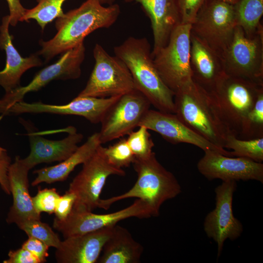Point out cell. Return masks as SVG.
<instances>
[{
  "label": "cell",
  "mask_w": 263,
  "mask_h": 263,
  "mask_svg": "<svg viewBox=\"0 0 263 263\" xmlns=\"http://www.w3.org/2000/svg\"><path fill=\"white\" fill-rule=\"evenodd\" d=\"M114 226L64 239L55 252L56 262L97 263L103 245L112 234Z\"/></svg>",
  "instance_id": "cell-18"
},
{
  "label": "cell",
  "mask_w": 263,
  "mask_h": 263,
  "mask_svg": "<svg viewBox=\"0 0 263 263\" xmlns=\"http://www.w3.org/2000/svg\"><path fill=\"white\" fill-rule=\"evenodd\" d=\"M128 134L127 143L133 153L135 158H145L150 156L154 146L148 129L144 126Z\"/></svg>",
  "instance_id": "cell-31"
},
{
  "label": "cell",
  "mask_w": 263,
  "mask_h": 263,
  "mask_svg": "<svg viewBox=\"0 0 263 263\" xmlns=\"http://www.w3.org/2000/svg\"><path fill=\"white\" fill-rule=\"evenodd\" d=\"M21 247L30 251L40 261V263L45 262L46 258L49 256V246L42 241L32 237H28V239L22 244Z\"/></svg>",
  "instance_id": "cell-37"
},
{
  "label": "cell",
  "mask_w": 263,
  "mask_h": 263,
  "mask_svg": "<svg viewBox=\"0 0 263 263\" xmlns=\"http://www.w3.org/2000/svg\"><path fill=\"white\" fill-rule=\"evenodd\" d=\"M146 38L130 37L114 47L115 56L126 65L137 90L157 110L174 113V93L164 83L154 64Z\"/></svg>",
  "instance_id": "cell-2"
},
{
  "label": "cell",
  "mask_w": 263,
  "mask_h": 263,
  "mask_svg": "<svg viewBox=\"0 0 263 263\" xmlns=\"http://www.w3.org/2000/svg\"><path fill=\"white\" fill-rule=\"evenodd\" d=\"M263 137V91L247 115L238 137L241 139H252Z\"/></svg>",
  "instance_id": "cell-29"
},
{
  "label": "cell",
  "mask_w": 263,
  "mask_h": 263,
  "mask_svg": "<svg viewBox=\"0 0 263 263\" xmlns=\"http://www.w3.org/2000/svg\"><path fill=\"white\" fill-rule=\"evenodd\" d=\"M8 258L3 263H40V261L28 250L23 248L11 250L8 254Z\"/></svg>",
  "instance_id": "cell-38"
},
{
  "label": "cell",
  "mask_w": 263,
  "mask_h": 263,
  "mask_svg": "<svg viewBox=\"0 0 263 263\" xmlns=\"http://www.w3.org/2000/svg\"><path fill=\"white\" fill-rule=\"evenodd\" d=\"M93 56V70L78 96L105 98L121 96L136 90L129 69L120 58L111 56L98 43L94 48Z\"/></svg>",
  "instance_id": "cell-7"
},
{
  "label": "cell",
  "mask_w": 263,
  "mask_h": 263,
  "mask_svg": "<svg viewBox=\"0 0 263 263\" xmlns=\"http://www.w3.org/2000/svg\"><path fill=\"white\" fill-rule=\"evenodd\" d=\"M24 231L28 237L36 238L49 247L58 248L61 244L58 235L46 223H43L40 219L27 220L18 226Z\"/></svg>",
  "instance_id": "cell-30"
},
{
  "label": "cell",
  "mask_w": 263,
  "mask_h": 263,
  "mask_svg": "<svg viewBox=\"0 0 263 263\" xmlns=\"http://www.w3.org/2000/svg\"><path fill=\"white\" fill-rule=\"evenodd\" d=\"M189 62L192 80L208 92L226 75L220 55L191 32Z\"/></svg>",
  "instance_id": "cell-20"
},
{
  "label": "cell",
  "mask_w": 263,
  "mask_h": 263,
  "mask_svg": "<svg viewBox=\"0 0 263 263\" xmlns=\"http://www.w3.org/2000/svg\"><path fill=\"white\" fill-rule=\"evenodd\" d=\"M11 164V158L6 149L0 146V186L7 195L11 194L8 170Z\"/></svg>",
  "instance_id": "cell-36"
},
{
  "label": "cell",
  "mask_w": 263,
  "mask_h": 263,
  "mask_svg": "<svg viewBox=\"0 0 263 263\" xmlns=\"http://www.w3.org/2000/svg\"><path fill=\"white\" fill-rule=\"evenodd\" d=\"M174 114L190 129L217 147L224 148L231 135L221 120L208 91L192 79L174 95Z\"/></svg>",
  "instance_id": "cell-3"
},
{
  "label": "cell",
  "mask_w": 263,
  "mask_h": 263,
  "mask_svg": "<svg viewBox=\"0 0 263 263\" xmlns=\"http://www.w3.org/2000/svg\"><path fill=\"white\" fill-rule=\"evenodd\" d=\"M156 216L148 204L137 199L131 206L108 214H95L92 211L73 208L65 219L59 220L55 218L53 225L65 239L113 226L118 222L131 217L146 219Z\"/></svg>",
  "instance_id": "cell-12"
},
{
  "label": "cell",
  "mask_w": 263,
  "mask_h": 263,
  "mask_svg": "<svg viewBox=\"0 0 263 263\" xmlns=\"http://www.w3.org/2000/svg\"><path fill=\"white\" fill-rule=\"evenodd\" d=\"M36 0L37 4L31 9H26L20 22L34 19L43 31L48 23L63 15L62 7L67 0Z\"/></svg>",
  "instance_id": "cell-27"
},
{
  "label": "cell",
  "mask_w": 263,
  "mask_h": 263,
  "mask_svg": "<svg viewBox=\"0 0 263 263\" xmlns=\"http://www.w3.org/2000/svg\"><path fill=\"white\" fill-rule=\"evenodd\" d=\"M234 5L238 25L246 34H254L263 28V0H239Z\"/></svg>",
  "instance_id": "cell-26"
},
{
  "label": "cell",
  "mask_w": 263,
  "mask_h": 263,
  "mask_svg": "<svg viewBox=\"0 0 263 263\" xmlns=\"http://www.w3.org/2000/svg\"><path fill=\"white\" fill-rule=\"evenodd\" d=\"M9 15L2 17L0 25V49L5 51L6 63L0 71V86L5 93L20 87V78L28 70L43 65V62L36 53L22 57L13 44L14 36L9 33Z\"/></svg>",
  "instance_id": "cell-19"
},
{
  "label": "cell",
  "mask_w": 263,
  "mask_h": 263,
  "mask_svg": "<svg viewBox=\"0 0 263 263\" xmlns=\"http://www.w3.org/2000/svg\"><path fill=\"white\" fill-rule=\"evenodd\" d=\"M68 135L58 140H49L41 136L38 132L28 131L30 152L23 163L31 169L41 163L61 162L70 156L78 148L83 136L74 128Z\"/></svg>",
  "instance_id": "cell-22"
},
{
  "label": "cell",
  "mask_w": 263,
  "mask_h": 263,
  "mask_svg": "<svg viewBox=\"0 0 263 263\" xmlns=\"http://www.w3.org/2000/svg\"><path fill=\"white\" fill-rule=\"evenodd\" d=\"M101 145L99 133H93L83 144L78 147L70 156L60 163L34 170L33 173L37 176L32 182V186H36L43 182L50 184L65 181L74 169L88 160Z\"/></svg>",
  "instance_id": "cell-24"
},
{
  "label": "cell",
  "mask_w": 263,
  "mask_h": 263,
  "mask_svg": "<svg viewBox=\"0 0 263 263\" xmlns=\"http://www.w3.org/2000/svg\"><path fill=\"white\" fill-rule=\"evenodd\" d=\"M132 164L137 175L134 186L122 194L101 199L98 207L107 209L117 201L136 198L148 204L158 216L162 204L181 193V186L175 176L158 162L154 152L145 158H135Z\"/></svg>",
  "instance_id": "cell-4"
},
{
  "label": "cell",
  "mask_w": 263,
  "mask_h": 263,
  "mask_svg": "<svg viewBox=\"0 0 263 263\" xmlns=\"http://www.w3.org/2000/svg\"><path fill=\"white\" fill-rule=\"evenodd\" d=\"M225 148L232 150V157H245L259 163L263 161V137L244 140L230 134L226 138Z\"/></svg>",
  "instance_id": "cell-28"
},
{
  "label": "cell",
  "mask_w": 263,
  "mask_h": 263,
  "mask_svg": "<svg viewBox=\"0 0 263 263\" xmlns=\"http://www.w3.org/2000/svg\"><path fill=\"white\" fill-rule=\"evenodd\" d=\"M112 175L123 176L125 172L109 162L101 145L70 184L68 190L75 196L73 208L92 211L98 207L102 189Z\"/></svg>",
  "instance_id": "cell-9"
},
{
  "label": "cell",
  "mask_w": 263,
  "mask_h": 263,
  "mask_svg": "<svg viewBox=\"0 0 263 263\" xmlns=\"http://www.w3.org/2000/svg\"><path fill=\"white\" fill-rule=\"evenodd\" d=\"M143 251V246L134 240L130 232L116 225L103 245L97 263H138Z\"/></svg>",
  "instance_id": "cell-25"
},
{
  "label": "cell",
  "mask_w": 263,
  "mask_h": 263,
  "mask_svg": "<svg viewBox=\"0 0 263 263\" xmlns=\"http://www.w3.org/2000/svg\"><path fill=\"white\" fill-rule=\"evenodd\" d=\"M198 171L209 180H256L263 183V164L250 159L232 157L213 150L205 151Z\"/></svg>",
  "instance_id": "cell-16"
},
{
  "label": "cell",
  "mask_w": 263,
  "mask_h": 263,
  "mask_svg": "<svg viewBox=\"0 0 263 263\" xmlns=\"http://www.w3.org/2000/svg\"><path fill=\"white\" fill-rule=\"evenodd\" d=\"M60 196L55 188L39 189L37 194L32 197L34 207L40 214L42 212L49 214L54 213Z\"/></svg>",
  "instance_id": "cell-33"
},
{
  "label": "cell",
  "mask_w": 263,
  "mask_h": 263,
  "mask_svg": "<svg viewBox=\"0 0 263 263\" xmlns=\"http://www.w3.org/2000/svg\"><path fill=\"white\" fill-rule=\"evenodd\" d=\"M227 75L263 84V29L246 34L237 25L220 54Z\"/></svg>",
  "instance_id": "cell-6"
},
{
  "label": "cell",
  "mask_w": 263,
  "mask_h": 263,
  "mask_svg": "<svg viewBox=\"0 0 263 263\" xmlns=\"http://www.w3.org/2000/svg\"><path fill=\"white\" fill-rule=\"evenodd\" d=\"M30 169L19 156L10 166L8 179L13 203L6 221L9 224H20L31 219H40V214L35 209L29 190L28 172Z\"/></svg>",
  "instance_id": "cell-21"
},
{
  "label": "cell",
  "mask_w": 263,
  "mask_h": 263,
  "mask_svg": "<svg viewBox=\"0 0 263 263\" xmlns=\"http://www.w3.org/2000/svg\"><path fill=\"white\" fill-rule=\"evenodd\" d=\"M102 5H110L114 3L116 0H97ZM129 2V0H126Z\"/></svg>",
  "instance_id": "cell-40"
},
{
  "label": "cell",
  "mask_w": 263,
  "mask_h": 263,
  "mask_svg": "<svg viewBox=\"0 0 263 263\" xmlns=\"http://www.w3.org/2000/svg\"><path fill=\"white\" fill-rule=\"evenodd\" d=\"M54 63L38 71L26 86L20 87L5 93L0 98V120L5 116L7 111L15 103L23 101L25 95L37 92L55 80H66L79 78L81 66L85 56L84 42L61 54Z\"/></svg>",
  "instance_id": "cell-11"
},
{
  "label": "cell",
  "mask_w": 263,
  "mask_h": 263,
  "mask_svg": "<svg viewBox=\"0 0 263 263\" xmlns=\"http://www.w3.org/2000/svg\"><path fill=\"white\" fill-rule=\"evenodd\" d=\"M140 4L149 17L152 30L151 55L168 43L174 29L181 23L174 0H130Z\"/></svg>",
  "instance_id": "cell-23"
},
{
  "label": "cell",
  "mask_w": 263,
  "mask_h": 263,
  "mask_svg": "<svg viewBox=\"0 0 263 263\" xmlns=\"http://www.w3.org/2000/svg\"><path fill=\"white\" fill-rule=\"evenodd\" d=\"M150 105L148 99L137 90L120 96L108 110L100 122L98 133L101 144L133 131L138 127Z\"/></svg>",
  "instance_id": "cell-13"
},
{
  "label": "cell",
  "mask_w": 263,
  "mask_h": 263,
  "mask_svg": "<svg viewBox=\"0 0 263 263\" xmlns=\"http://www.w3.org/2000/svg\"><path fill=\"white\" fill-rule=\"evenodd\" d=\"M140 126H144L148 130L158 133L172 144L188 143L197 146L204 151L213 150L231 157L230 151L217 147L190 129L174 113L150 109L142 118Z\"/></svg>",
  "instance_id": "cell-17"
},
{
  "label": "cell",
  "mask_w": 263,
  "mask_h": 263,
  "mask_svg": "<svg viewBox=\"0 0 263 263\" xmlns=\"http://www.w3.org/2000/svg\"><path fill=\"white\" fill-rule=\"evenodd\" d=\"M75 200V194L68 190L63 195L60 196L54 211L55 218L59 220L65 219L72 211Z\"/></svg>",
  "instance_id": "cell-35"
},
{
  "label": "cell",
  "mask_w": 263,
  "mask_h": 263,
  "mask_svg": "<svg viewBox=\"0 0 263 263\" xmlns=\"http://www.w3.org/2000/svg\"><path fill=\"white\" fill-rule=\"evenodd\" d=\"M120 12L117 3L104 6L97 0H86L56 19V35L48 40L40 39L41 49L36 54L47 63L56 56L84 42L85 38L94 31L112 26Z\"/></svg>",
  "instance_id": "cell-1"
},
{
  "label": "cell",
  "mask_w": 263,
  "mask_h": 263,
  "mask_svg": "<svg viewBox=\"0 0 263 263\" xmlns=\"http://www.w3.org/2000/svg\"><path fill=\"white\" fill-rule=\"evenodd\" d=\"M120 96L101 98L77 96L69 103L63 105L48 104L41 102L30 103L22 101L11 107L5 116L25 113L75 115L82 116L93 124H98Z\"/></svg>",
  "instance_id": "cell-15"
},
{
  "label": "cell",
  "mask_w": 263,
  "mask_h": 263,
  "mask_svg": "<svg viewBox=\"0 0 263 263\" xmlns=\"http://www.w3.org/2000/svg\"><path fill=\"white\" fill-rule=\"evenodd\" d=\"M191 29V24H179L167 44L151 55L161 78L174 94L192 79L189 62Z\"/></svg>",
  "instance_id": "cell-8"
},
{
  "label": "cell",
  "mask_w": 263,
  "mask_h": 263,
  "mask_svg": "<svg viewBox=\"0 0 263 263\" xmlns=\"http://www.w3.org/2000/svg\"><path fill=\"white\" fill-rule=\"evenodd\" d=\"M222 1H223L224 2H225L226 3L235 5L236 3H237L239 0H220Z\"/></svg>",
  "instance_id": "cell-41"
},
{
  "label": "cell",
  "mask_w": 263,
  "mask_h": 263,
  "mask_svg": "<svg viewBox=\"0 0 263 263\" xmlns=\"http://www.w3.org/2000/svg\"><path fill=\"white\" fill-rule=\"evenodd\" d=\"M263 84L226 75L208 92L225 126L238 138L243 123L254 106Z\"/></svg>",
  "instance_id": "cell-5"
},
{
  "label": "cell",
  "mask_w": 263,
  "mask_h": 263,
  "mask_svg": "<svg viewBox=\"0 0 263 263\" xmlns=\"http://www.w3.org/2000/svg\"><path fill=\"white\" fill-rule=\"evenodd\" d=\"M8 5L10 25L16 26L23 17L26 9L21 3V0H6Z\"/></svg>",
  "instance_id": "cell-39"
},
{
  "label": "cell",
  "mask_w": 263,
  "mask_h": 263,
  "mask_svg": "<svg viewBox=\"0 0 263 263\" xmlns=\"http://www.w3.org/2000/svg\"><path fill=\"white\" fill-rule=\"evenodd\" d=\"M237 25L234 5L206 0L191 23V32L220 55Z\"/></svg>",
  "instance_id": "cell-10"
},
{
  "label": "cell",
  "mask_w": 263,
  "mask_h": 263,
  "mask_svg": "<svg viewBox=\"0 0 263 263\" xmlns=\"http://www.w3.org/2000/svg\"><path fill=\"white\" fill-rule=\"evenodd\" d=\"M104 152L109 162L118 169L129 167L135 159L127 140L124 138L113 145L104 147Z\"/></svg>",
  "instance_id": "cell-32"
},
{
  "label": "cell",
  "mask_w": 263,
  "mask_h": 263,
  "mask_svg": "<svg viewBox=\"0 0 263 263\" xmlns=\"http://www.w3.org/2000/svg\"><path fill=\"white\" fill-rule=\"evenodd\" d=\"M206 0H174L181 23L191 24Z\"/></svg>",
  "instance_id": "cell-34"
},
{
  "label": "cell",
  "mask_w": 263,
  "mask_h": 263,
  "mask_svg": "<svg viewBox=\"0 0 263 263\" xmlns=\"http://www.w3.org/2000/svg\"><path fill=\"white\" fill-rule=\"evenodd\" d=\"M236 188L234 180L223 181L215 188V207L207 214L204 221V231L216 243L218 258L225 241L238 238L243 231L241 222L234 217L232 210L233 194Z\"/></svg>",
  "instance_id": "cell-14"
}]
</instances>
